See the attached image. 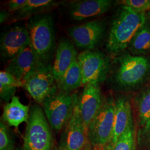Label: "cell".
I'll list each match as a JSON object with an SVG mask.
<instances>
[{
	"mask_svg": "<svg viewBox=\"0 0 150 150\" xmlns=\"http://www.w3.org/2000/svg\"><path fill=\"white\" fill-rule=\"evenodd\" d=\"M114 60L112 79L116 89L126 92H137L150 83V56L124 52Z\"/></svg>",
	"mask_w": 150,
	"mask_h": 150,
	"instance_id": "obj_1",
	"label": "cell"
},
{
	"mask_svg": "<svg viewBox=\"0 0 150 150\" xmlns=\"http://www.w3.org/2000/svg\"><path fill=\"white\" fill-rule=\"evenodd\" d=\"M147 21L145 13H136L127 6H121L107 38L106 50L108 54L117 57L124 53L136 33Z\"/></svg>",
	"mask_w": 150,
	"mask_h": 150,
	"instance_id": "obj_2",
	"label": "cell"
},
{
	"mask_svg": "<svg viewBox=\"0 0 150 150\" xmlns=\"http://www.w3.org/2000/svg\"><path fill=\"white\" fill-rule=\"evenodd\" d=\"M26 27L30 45L39 61L43 64H51L57 47L52 16L47 13L33 16L28 19Z\"/></svg>",
	"mask_w": 150,
	"mask_h": 150,
	"instance_id": "obj_3",
	"label": "cell"
},
{
	"mask_svg": "<svg viewBox=\"0 0 150 150\" xmlns=\"http://www.w3.org/2000/svg\"><path fill=\"white\" fill-rule=\"evenodd\" d=\"M51 126L42 108L38 103L30 106L23 139V150H52Z\"/></svg>",
	"mask_w": 150,
	"mask_h": 150,
	"instance_id": "obj_4",
	"label": "cell"
},
{
	"mask_svg": "<svg viewBox=\"0 0 150 150\" xmlns=\"http://www.w3.org/2000/svg\"><path fill=\"white\" fill-rule=\"evenodd\" d=\"M78 99L76 93L59 90L43 101L42 108L51 127L54 131L59 132L64 129L72 116Z\"/></svg>",
	"mask_w": 150,
	"mask_h": 150,
	"instance_id": "obj_5",
	"label": "cell"
},
{
	"mask_svg": "<svg viewBox=\"0 0 150 150\" xmlns=\"http://www.w3.org/2000/svg\"><path fill=\"white\" fill-rule=\"evenodd\" d=\"M22 82V87L39 105H42L46 98L59 91L52 64L40 63Z\"/></svg>",
	"mask_w": 150,
	"mask_h": 150,
	"instance_id": "obj_6",
	"label": "cell"
},
{
	"mask_svg": "<svg viewBox=\"0 0 150 150\" xmlns=\"http://www.w3.org/2000/svg\"><path fill=\"white\" fill-rule=\"evenodd\" d=\"M115 112V100L111 96L105 98L87 130V139L93 147L109 144L112 134Z\"/></svg>",
	"mask_w": 150,
	"mask_h": 150,
	"instance_id": "obj_7",
	"label": "cell"
},
{
	"mask_svg": "<svg viewBox=\"0 0 150 150\" xmlns=\"http://www.w3.org/2000/svg\"><path fill=\"white\" fill-rule=\"evenodd\" d=\"M77 59L82 73L83 86L91 83L100 85L106 79L110 61L102 52L85 50L78 54Z\"/></svg>",
	"mask_w": 150,
	"mask_h": 150,
	"instance_id": "obj_8",
	"label": "cell"
},
{
	"mask_svg": "<svg viewBox=\"0 0 150 150\" xmlns=\"http://www.w3.org/2000/svg\"><path fill=\"white\" fill-rule=\"evenodd\" d=\"M105 30L103 22L93 20L81 25L70 27L67 29V31L78 48L92 50L101 41Z\"/></svg>",
	"mask_w": 150,
	"mask_h": 150,
	"instance_id": "obj_9",
	"label": "cell"
},
{
	"mask_svg": "<svg viewBox=\"0 0 150 150\" xmlns=\"http://www.w3.org/2000/svg\"><path fill=\"white\" fill-rule=\"evenodd\" d=\"M87 140V134L81 116L78 99L72 116L64 127L59 147L65 150H82Z\"/></svg>",
	"mask_w": 150,
	"mask_h": 150,
	"instance_id": "obj_10",
	"label": "cell"
},
{
	"mask_svg": "<svg viewBox=\"0 0 150 150\" xmlns=\"http://www.w3.org/2000/svg\"><path fill=\"white\" fill-rule=\"evenodd\" d=\"M31 44L26 26L15 25L2 33L0 40L1 57L10 61Z\"/></svg>",
	"mask_w": 150,
	"mask_h": 150,
	"instance_id": "obj_11",
	"label": "cell"
},
{
	"mask_svg": "<svg viewBox=\"0 0 150 150\" xmlns=\"http://www.w3.org/2000/svg\"><path fill=\"white\" fill-rule=\"evenodd\" d=\"M104 99L100 85L95 83L85 85L79 96L80 112L87 134L89 125L102 106Z\"/></svg>",
	"mask_w": 150,
	"mask_h": 150,
	"instance_id": "obj_12",
	"label": "cell"
},
{
	"mask_svg": "<svg viewBox=\"0 0 150 150\" xmlns=\"http://www.w3.org/2000/svg\"><path fill=\"white\" fill-rule=\"evenodd\" d=\"M112 5L110 0L74 1L69 4V13L72 20L80 21L105 13Z\"/></svg>",
	"mask_w": 150,
	"mask_h": 150,
	"instance_id": "obj_13",
	"label": "cell"
},
{
	"mask_svg": "<svg viewBox=\"0 0 150 150\" xmlns=\"http://www.w3.org/2000/svg\"><path fill=\"white\" fill-rule=\"evenodd\" d=\"M134 121L132 105L128 97L121 95L115 100V112L111 139L107 145L111 150L120 136Z\"/></svg>",
	"mask_w": 150,
	"mask_h": 150,
	"instance_id": "obj_14",
	"label": "cell"
},
{
	"mask_svg": "<svg viewBox=\"0 0 150 150\" xmlns=\"http://www.w3.org/2000/svg\"><path fill=\"white\" fill-rule=\"evenodd\" d=\"M40 63L30 45L8 61L5 71L22 81Z\"/></svg>",
	"mask_w": 150,
	"mask_h": 150,
	"instance_id": "obj_15",
	"label": "cell"
},
{
	"mask_svg": "<svg viewBox=\"0 0 150 150\" xmlns=\"http://www.w3.org/2000/svg\"><path fill=\"white\" fill-rule=\"evenodd\" d=\"M77 56L75 45L71 41L66 38L59 39L54 64H52V71L56 83L61 79L74 60L77 59Z\"/></svg>",
	"mask_w": 150,
	"mask_h": 150,
	"instance_id": "obj_16",
	"label": "cell"
},
{
	"mask_svg": "<svg viewBox=\"0 0 150 150\" xmlns=\"http://www.w3.org/2000/svg\"><path fill=\"white\" fill-rule=\"evenodd\" d=\"M30 108V106L22 103L19 97L15 96L4 107L2 119L10 126L17 129L23 122L27 123Z\"/></svg>",
	"mask_w": 150,
	"mask_h": 150,
	"instance_id": "obj_17",
	"label": "cell"
},
{
	"mask_svg": "<svg viewBox=\"0 0 150 150\" xmlns=\"http://www.w3.org/2000/svg\"><path fill=\"white\" fill-rule=\"evenodd\" d=\"M58 5L53 0H26L25 4L18 11L11 15V21L30 18L33 16L46 13Z\"/></svg>",
	"mask_w": 150,
	"mask_h": 150,
	"instance_id": "obj_18",
	"label": "cell"
},
{
	"mask_svg": "<svg viewBox=\"0 0 150 150\" xmlns=\"http://www.w3.org/2000/svg\"><path fill=\"white\" fill-rule=\"evenodd\" d=\"M134 105L138 124L142 129L150 120V83L137 92Z\"/></svg>",
	"mask_w": 150,
	"mask_h": 150,
	"instance_id": "obj_19",
	"label": "cell"
},
{
	"mask_svg": "<svg viewBox=\"0 0 150 150\" xmlns=\"http://www.w3.org/2000/svg\"><path fill=\"white\" fill-rule=\"evenodd\" d=\"M134 56H150V22L146 21L132 38L128 47Z\"/></svg>",
	"mask_w": 150,
	"mask_h": 150,
	"instance_id": "obj_20",
	"label": "cell"
},
{
	"mask_svg": "<svg viewBox=\"0 0 150 150\" xmlns=\"http://www.w3.org/2000/svg\"><path fill=\"white\" fill-rule=\"evenodd\" d=\"M57 85L59 91L65 92H71L83 86L82 73L77 59L71 64Z\"/></svg>",
	"mask_w": 150,
	"mask_h": 150,
	"instance_id": "obj_21",
	"label": "cell"
},
{
	"mask_svg": "<svg viewBox=\"0 0 150 150\" xmlns=\"http://www.w3.org/2000/svg\"><path fill=\"white\" fill-rule=\"evenodd\" d=\"M23 86V83L6 72L1 71L0 72V96L7 103L11 101L15 96L18 87Z\"/></svg>",
	"mask_w": 150,
	"mask_h": 150,
	"instance_id": "obj_22",
	"label": "cell"
},
{
	"mask_svg": "<svg viewBox=\"0 0 150 150\" xmlns=\"http://www.w3.org/2000/svg\"><path fill=\"white\" fill-rule=\"evenodd\" d=\"M134 122L131 123L117 139L112 150H135Z\"/></svg>",
	"mask_w": 150,
	"mask_h": 150,
	"instance_id": "obj_23",
	"label": "cell"
},
{
	"mask_svg": "<svg viewBox=\"0 0 150 150\" xmlns=\"http://www.w3.org/2000/svg\"><path fill=\"white\" fill-rule=\"evenodd\" d=\"M15 143L11 137L6 125L2 121L0 123V150H13Z\"/></svg>",
	"mask_w": 150,
	"mask_h": 150,
	"instance_id": "obj_24",
	"label": "cell"
},
{
	"mask_svg": "<svg viewBox=\"0 0 150 150\" xmlns=\"http://www.w3.org/2000/svg\"><path fill=\"white\" fill-rule=\"evenodd\" d=\"M121 4L136 13H145L150 10V0H123Z\"/></svg>",
	"mask_w": 150,
	"mask_h": 150,
	"instance_id": "obj_25",
	"label": "cell"
},
{
	"mask_svg": "<svg viewBox=\"0 0 150 150\" xmlns=\"http://www.w3.org/2000/svg\"><path fill=\"white\" fill-rule=\"evenodd\" d=\"M139 141H142L145 145L150 147V120L147 125L139 131Z\"/></svg>",
	"mask_w": 150,
	"mask_h": 150,
	"instance_id": "obj_26",
	"label": "cell"
},
{
	"mask_svg": "<svg viewBox=\"0 0 150 150\" xmlns=\"http://www.w3.org/2000/svg\"><path fill=\"white\" fill-rule=\"evenodd\" d=\"M26 2V0H11L8 1L7 3L8 11L11 13H14L20 9Z\"/></svg>",
	"mask_w": 150,
	"mask_h": 150,
	"instance_id": "obj_27",
	"label": "cell"
},
{
	"mask_svg": "<svg viewBox=\"0 0 150 150\" xmlns=\"http://www.w3.org/2000/svg\"><path fill=\"white\" fill-rule=\"evenodd\" d=\"M11 12L6 10H2L0 12V23L1 24L10 20L11 18Z\"/></svg>",
	"mask_w": 150,
	"mask_h": 150,
	"instance_id": "obj_28",
	"label": "cell"
},
{
	"mask_svg": "<svg viewBox=\"0 0 150 150\" xmlns=\"http://www.w3.org/2000/svg\"><path fill=\"white\" fill-rule=\"evenodd\" d=\"M92 150H112L107 145L106 146H97L93 147Z\"/></svg>",
	"mask_w": 150,
	"mask_h": 150,
	"instance_id": "obj_29",
	"label": "cell"
},
{
	"mask_svg": "<svg viewBox=\"0 0 150 150\" xmlns=\"http://www.w3.org/2000/svg\"><path fill=\"white\" fill-rule=\"evenodd\" d=\"M93 150V147L92 146V145H91L90 142H89L88 139L87 140V142L86 143V144L85 145L83 149H82V150Z\"/></svg>",
	"mask_w": 150,
	"mask_h": 150,
	"instance_id": "obj_30",
	"label": "cell"
},
{
	"mask_svg": "<svg viewBox=\"0 0 150 150\" xmlns=\"http://www.w3.org/2000/svg\"><path fill=\"white\" fill-rule=\"evenodd\" d=\"M59 150H65L63 148H62V147H59Z\"/></svg>",
	"mask_w": 150,
	"mask_h": 150,
	"instance_id": "obj_31",
	"label": "cell"
},
{
	"mask_svg": "<svg viewBox=\"0 0 150 150\" xmlns=\"http://www.w3.org/2000/svg\"><path fill=\"white\" fill-rule=\"evenodd\" d=\"M52 150H59V149H57L56 147H54V148H53V149H52Z\"/></svg>",
	"mask_w": 150,
	"mask_h": 150,
	"instance_id": "obj_32",
	"label": "cell"
},
{
	"mask_svg": "<svg viewBox=\"0 0 150 150\" xmlns=\"http://www.w3.org/2000/svg\"><path fill=\"white\" fill-rule=\"evenodd\" d=\"M148 15H149V16L150 17V11H149V12H148Z\"/></svg>",
	"mask_w": 150,
	"mask_h": 150,
	"instance_id": "obj_33",
	"label": "cell"
}]
</instances>
